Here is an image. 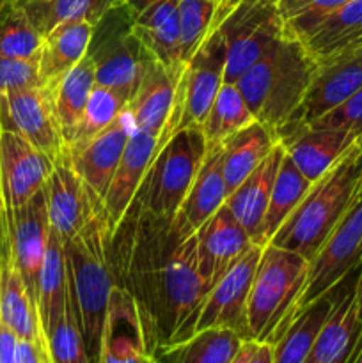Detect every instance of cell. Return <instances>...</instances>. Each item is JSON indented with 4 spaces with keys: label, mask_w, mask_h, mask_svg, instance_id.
Returning <instances> with one entry per match:
<instances>
[{
    "label": "cell",
    "mask_w": 362,
    "mask_h": 363,
    "mask_svg": "<svg viewBox=\"0 0 362 363\" xmlns=\"http://www.w3.org/2000/svg\"><path fill=\"white\" fill-rule=\"evenodd\" d=\"M307 126L312 128H344V130H353L362 135V87L357 92L334 106L322 117L309 123ZM302 130V128H300Z\"/></svg>",
    "instance_id": "44"
},
{
    "label": "cell",
    "mask_w": 362,
    "mask_h": 363,
    "mask_svg": "<svg viewBox=\"0 0 362 363\" xmlns=\"http://www.w3.org/2000/svg\"><path fill=\"white\" fill-rule=\"evenodd\" d=\"M131 18L128 6L110 11L94 27L87 52L94 64L96 85L119 92L128 101L155 60L131 32Z\"/></svg>",
    "instance_id": "8"
},
{
    "label": "cell",
    "mask_w": 362,
    "mask_h": 363,
    "mask_svg": "<svg viewBox=\"0 0 362 363\" xmlns=\"http://www.w3.org/2000/svg\"><path fill=\"white\" fill-rule=\"evenodd\" d=\"M148 353L144 328L133 296L116 286L110 294L96 363H141Z\"/></svg>",
    "instance_id": "20"
},
{
    "label": "cell",
    "mask_w": 362,
    "mask_h": 363,
    "mask_svg": "<svg viewBox=\"0 0 362 363\" xmlns=\"http://www.w3.org/2000/svg\"><path fill=\"white\" fill-rule=\"evenodd\" d=\"M11 259L20 272L34 305L38 303V282L48 243L50 223L43 190L21 208L6 215ZM38 308V305H35Z\"/></svg>",
    "instance_id": "15"
},
{
    "label": "cell",
    "mask_w": 362,
    "mask_h": 363,
    "mask_svg": "<svg viewBox=\"0 0 362 363\" xmlns=\"http://www.w3.org/2000/svg\"><path fill=\"white\" fill-rule=\"evenodd\" d=\"M251 2H266V4H273V6H277L280 0H251Z\"/></svg>",
    "instance_id": "52"
},
{
    "label": "cell",
    "mask_w": 362,
    "mask_h": 363,
    "mask_svg": "<svg viewBox=\"0 0 362 363\" xmlns=\"http://www.w3.org/2000/svg\"><path fill=\"white\" fill-rule=\"evenodd\" d=\"M361 266L348 273L332 289L323 293L316 300L309 301L305 307H302L293 315V319H291L287 328L283 332V335L277 339L275 344H272L273 363H304L305 357H307L312 344H314L316 337L322 332L323 325H325L329 315L336 308L337 301L341 300L344 291L350 287V284L361 273Z\"/></svg>",
    "instance_id": "21"
},
{
    "label": "cell",
    "mask_w": 362,
    "mask_h": 363,
    "mask_svg": "<svg viewBox=\"0 0 362 363\" xmlns=\"http://www.w3.org/2000/svg\"><path fill=\"white\" fill-rule=\"evenodd\" d=\"M263 247L252 245L209 289L202 303L195 332L227 328L240 333L245 340H252L247 325V303Z\"/></svg>",
    "instance_id": "12"
},
{
    "label": "cell",
    "mask_w": 362,
    "mask_h": 363,
    "mask_svg": "<svg viewBox=\"0 0 362 363\" xmlns=\"http://www.w3.org/2000/svg\"><path fill=\"white\" fill-rule=\"evenodd\" d=\"M243 342L233 330L208 328L183 342L158 347L153 357L158 363H231Z\"/></svg>",
    "instance_id": "32"
},
{
    "label": "cell",
    "mask_w": 362,
    "mask_h": 363,
    "mask_svg": "<svg viewBox=\"0 0 362 363\" xmlns=\"http://www.w3.org/2000/svg\"><path fill=\"white\" fill-rule=\"evenodd\" d=\"M355 301H357L358 321L362 323V266H361V273H358L357 286H355Z\"/></svg>",
    "instance_id": "47"
},
{
    "label": "cell",
    "mask_w": 362,
    "mask_h": 363,
    "mask_svg": "<svg viewBox=\"0 0 362 363\" xmlns=\"http://www.w3.org/2000/svg\"><path fill=\"white\" fill-rule=\"evenodd\" d=\"M197 268L209 293L224 273L254 245L226 204L195 233Z\"/></svg>",
    "instance_id": "17"
},
{
    "label": "cell",
    "mask_w": 362,
    "mask_h": 363,
    "mask_svg": "<svg viewBox=\"0 0 362 363\" xmlns=\"http://www.w3.org/2000/svg\"><path fill=\"white\" fill-rule=\"evenodd\" d=\"M362 183V145L358 140L343 158L311 184L268 245L286 248L311 261L346 209Z\"/></svg>",
    "instance_id": "4"
},
{
    "label": "cell",
    "mask_w": 362,
    "mask_h": 363,
    "mask_svg": "<svg viewBox=\"0 0 362 363\" xmlns=\"http://www.w3.org/2000/svg\"><path fill=\"white\" fill-rule=\"evenodd\" d=\"M254 121L256 117L252 116L236 84L224 82L213 99V105L204 123H202V133H204L208 145L222 144L226 138L247 128Z\"/></svg>",
    "instance_id": "37"
},
{
    "label": "cell",
    "mask_w": 362,
    "mask_h": 363,
    "mask_svg": "<svg viewBox=\"0 0 362 363\" xmlns=\"http://www.w3.org/2000/svg\"><path fill=\"white\" fill-rule=\"evenodd\" d=\"M248 363H273V346L270 342H258Z\"/></svg>",
    "instance_id": "46"
},
{
    "label": "cell",
    "mask_w": 362,
    "mask_h": 363,
    "mask_svg": "<svg viewBox=\"0 0 362 363\" xmlns=\"http://www.w3.org/2000/svg\"><path fill=\"white\" fill-rule=\"evenodd\" d=\"M43 194L50 229L66 243L84 227L91 204V188L78 176L67 151L53 162Z\"/></svg>",
    "instance_id": "16"
},
{
    "label": "cell",
    "mask_w": 362,
    "mask_h": 363,
    "mask_svg": "<svg viewBox=\"0 0 362 363\" xmlns=\"http://www.w3.org/2000/svg\"><path fill=\"white\" fill-rule=\"evenodd\" d=\"M348 2L350 0H280L277 9L286 21V30L302 41L327 16Z\"/></svg>",
    "instance_id": "42"
},
{
    "label": "cell",
    "mask_w": 362,
    "mask_h": 363,
    "mask_svg": "<svg viewBox=\"0 0 362 363\" xmlns=\"http://www.w3.org/2000/svg\"><path fill=\"white\" fill-rule=\"evenodd\" d=\"M206 151L208 142L202 128H183L174 133L165 128L131 206L172 222L197 176Z\"/></svg>",
    "instance_id": "6"
},
{
    "label": "cell",
    "mask_w": 362,
    "mask_h": 363,
    "mask_svg": "<svg viewBox=\"0 0 362 363\" xmlns=\"http://www.w3.org/2000/svg\"><path fill=\"white\" fill-rule=\"evenodd\" d=\"M153 2H156V0H126V6L130 7L131 14H137Z\"/></svg>",
    "instance_id": "48"
},
{
    "label": "cell",
    "mask_w": 362,
    "mask_h": 363,
    "mask_svg": "<svg viewBox=\"0 0 362 363\" xmlns=\"http://www.w3.org/2000/svg\"><path fill=\"white\" fill-rule=\"evenodd\" d=\"M362 87V41L353 43L327 59L319 60L312 84L302 105L291 119L277 131V138H284L309 123L322 117L334 106L350 98Z\"/></svg>",
    "instance_id": "11"
},
{
    "label": "cell",
    "mask_w": 362,
    "mask_h": 363,
    "mask_svg": "<svg viewBox=\"0 0 362 363\" xmlns=\"http://www.w3.org/2000/svg\"><path fill=\"white\" fill-rule=\"evenodd\" d=\"M227 45L222 30L213 20L212 30L197 52L188 59L176 91V131L183 128H202L216 92L224 84Z\"/></svg>",
    "instance_id": "9"
},
{
    "label": "cell",
    "mask_w": 362,
    "mask_h": 363,
    "mask_svg": "<svg viewBox=\"0 0 362 363\" xmlns=\"http://www.w3.org/2000/svg\"><path fill=\"white\" fill-rule=\"evenodd\" d=\"M126 6V0H46L23 7L41 35L64 21L84 20L98 25L110 11Z\"/></svg>",
    "instance_id": "36"
},
{
    "label": "cell",
    "mask_w": 362,
    "mask_h": 363,
    "mask_svg": "<svg viewBox=\"0 0 362 363\" xmlns=\"http://www.w3.org/2000/svg\"><path fill=\"white\" fill-rule=\"evenodd\" d=\"M94 25L84 20L64 21L43 35L38 53L41 85H50L80 62L89 52Z\"/></svg>",
    "instance_id": "29"
},
{
    "label": "cell",
    "mask_w": 362,
    "mask_h": 363,
    "mask_svg": "<svg viewBox=\"0 0 362 363\" xmlns=\"http://www.w3.org/2000/svg\"><path fill=\"white\" fill-rule=\"evenodd\" d=\"M309 261L275 245L263 247L247 303L252 340L275 344L291 323L295 307L307 282Z\"/></svg>",
    "instance_id": "5"
},
{
    "label": "cell",
    "mask_w": 362,
    "mask_h": 363,
    "mask_svg": "<svg viewBox=\"0 0 362 363\" xmlns=\"http://www.w3.org/2000/svg\"><path fill=\"white\" fill-rule=\"evenodd\" d=\"M0 321L20 340H31L48 351L38 308L11 259V252L0 259Z\"/></svg>",
    "instance_id": "28"
},
{
    "label": "cell",
    "mask_w": 362,
    "mask_h": 363,
    "mask_svg": "<svg viewBox=\"0 0 362 363\" xmlns=\"http://www.w3.org/2000/svg\"><path fill=\"white\" fill-rule=\"evenodd\" d=\"M180 78L153 60L126 106L135 130L162 137L176 106Z\"/></svg>",
    "instance_id": "25"
},
{
    "label": "cell",
    "mask_w": 362,
    "mask_h": 363,
    "mask_svg": "<svg viewBox=\"0 0 362 363\" xmlns=\"http://www.w3.org/2000/svg\"><path fill=\"white\" fill-rule=\"evenodd\" d=\"M141 363H158V360H156L155 357H153V354H149V353H146L144 357H142V360H141Z\"/></svg>",
    "instance_id": "51"
},
{
    "label": "cell",
    "mask_w": 362,
    "mask_h": 363,
    "mask_svg": "<svg viewBox=\"0 0 362 363\" xmlns=\"http://www.w3.org/2000/svg\"><path fill=\"white\" fill-rule=\"evenodd\" d=\"M45 337L52 363H92L70 293H67V305L62 315L46 330Z\"/></svg>",
    "instance_id": "39"
},
{
    "label": "cell",
    "mask_w": 362,
    "mask_h": 363,
    "mask_svg": "<svg viewBox=\"0 0 362 363\" xmlns=\"http://www.w3.org/2000/svg\"><path fill=\"white\" fill-rule=\"evenodd\" d=\"M38 59H13L0 55V96L11 91L39 87Z\"/></svg>",
    "instance_id": "43"
},
{
    "label": "cell",
    "mask_w": 362,
    "mask_h": 363,
    "mask_svg": "<svg viewBox=\"0 0 362 363\" xmlns=\"http://www.w3.org/2000/svg\"><path fill=\"white\" fill-rule=\"evenodd\" d=\"M133 130V123L126 110L102 133L67 147L71 163L78 176L102 197L109 188Z\"/></svg>",
    "instance_id": "18"
},
{
    "label": "cell",
    "mask_w": 362,
    "mask_h": 363,
    "mask_svg": "<svg viewBox=\"0 0 362 363\" xmlns=\"http://www.w3.org/2000/svg\"><path fill=\"white\" fill-rule=\"evenodd\" d=\"M43 35L16 0H0V55L38 59Z\"/></svg>",
    "instance_id": "38"
},
{
    "label": "cell",
    "mask_w": 362,
    "mask_h": 363,
    "mask_svg": "<svg viewBox=\"0 0 362 363\" xmlns=\"http://www.w3.org/2000/svg\"><path fill=\"white\" fill-rule=\"evenodd\" d=\"M284 155H286V149L279 142L270 151V155L259 163L258 169L248 174L243 183L236 190L231 191L226 199V206L229 208V211L233 213L238 223L247 230L256 245L259 243L261 223L265 218L266 208H268L273 181L279 172Z\"/></svg>",
    "instance_id": "26"
},
{
    "label": "cell",
    "mask_w": 362,
    "mask_h": 363,
    "mask_svg": "<svg viewBox=\"0 0 362 363\" xmlns=\"http://www.w3.org/2000/svg\"><path fill=\"white\" fill-rule=\"evenodd\" d=\"M277 144L279 138L275 131L258 121L226 138L222 142L220 163H222V176L226 181L227 194L236 190Z\"/></svg>",
    "instance_id": "30"
},
{
    "label": "cell",
    "mask_w": 362,
    "mask_h": 363,
    "mask_svg": "<svg viewBox=\"0 0 362 363\" xmlns=\"http://www.w3.org/2000/svg\"><path fill=\"white\" fill-rule=\"evenodd\" d=\"M215 23L226 38L224 82L227 84H236L286 32V21L277 6L251 0H216Z\"/></svg>",
    "instance_id": "7"
},
{
    "label": "cell",
    "mask_w": 362,
    "mask_h": 363,
    "mask_svg": "<svg viewBox=\"0 0 362 363\" xmlns=\"http://www.w3.org/2000/svg\"><path fill=\"white\" fill-rule=\"evenodd\" d=\"M361 190H362V183H361Z\"/></svg>",
    "instance_id": "53"
},
{
    "label": "cell",
    "mask_w": 362,
    "mask_h": 363,
    "mask_svg": "<svg viewBox=\"0 0 362 363\" xmlns=\"http://www.w3.org/2000/svg\"><path fill=\"white\" fill-rule=\"evenodd\" d=\"M160 140L162 137H155V135L144 133V131L133 130L131 133L119 160V165H117L109 188L103 195V204H105L106 215H109L110 225L114 230L123 222L124 215L130 209L131 202L144 181L146 172L155 158Z\"/></svg>",
    "instance_id": "24"
},
{
    "label": "cell",
    "mask_w": 362,
    "mask_h": 363,
    "mask_svg": "<svg viewBox=\"0 0 362 363\" xmlns=\"http://www.w3.org/2000/svg\"><path fill=\"white\" fill-rule=\"evenodd\" d=\"M220 152H222V144L208 145L197 176L170 222L172 233L180 240L194 236L199 227L204 225L226 204L229 194L222 176Z\"/></svg>",
    "instance_id": "19"
},
{
    "label": "cell",
    "mask_w": 362,
    "mask_h": 363,
    "mask_svg": "<svg viewBox=\"0 0 362 363\" xmlns=\"http://www.w3.org/2000/svg\"><path fill=\"white\" fill-rule=\"evenodd\" d=\"M358 279V277H357ZM357 279L350 284L336 308L316 337L311 351L304 363H348L362 335V323L358 321L355 286Z\"/></svg>",
    "instance_id": "27"
},
{
    "label": "cell",
    "mask_w": 362,
    "mask_h": 363,
    "mask_svg": "<svg viewBox=\"0 0 362 363\" xmlns=\"http://www.w3.org/2000/svg\"><path fill=\"white\" fill-rule=\"evenodd\" d=\"M318 62L298 38H283L252 64L236 82L256 121L280 130L302 105L312 84Z\"/></svg>",
    "instance_id": "3"
},
{
    "label": "cell",
    "mask_w": 362,
    "mask_h": 363,
    "mask_svg": "<svg viewBox=\"0 0 362 363\" xmlns=\"http://www.w3.org/2000/svg\"><path fill=\"white\" fill-rule=\"evenodd\" d=\"M126 106L128 99L123 94L109 87L94 85L91 96H89L87 106L84 110V116H82L80 123H78V128L75 131L73 138H71L70 145L89 140V138L102 133L117 117L126 112Z\"/></svg>",
    "instance_id": "40"
},
{
    "label": "cell",
    "mask_w": 362,
    "mask_h": 363,
    "mask_svg": "<svg viewBox=\"0 0 362 363\" xmlns=\"http://www.w3.org/2000/svg\"><path fill=\"white\" fill-rule=\"evenodd\" d=\"M216 0H180L181 57L188 62L212 30Z\"/></svg>",
    "instance_id": "41"
},
{
    "label": "cell",
    "mask_w": 362,
    "mask_h": 363,
    "mask_svg": "<svg viewBox=\"0 0 362 363\" xmlns=\"http://www.w3.org/2000/svg\"><path fill=\"white\" fill-rule=\"evenodd\" d=\"M348 363H362V335H361V339H358L357 346H355L353 353H351V358Z\"/></svg>",
    "instance_id": "49"
},
{
    "label": "cell",
    "mask_w": 362,
    "mask_h": 363,
    "mask_svg": "<svg viewBox=\"0 0 362 363\" xmlns=\"http://www.w3.org/2000/svg\"><path fill=\"white\" fill-rule=\"evenodd\" d=\"M18 342L16 333L0 321V363H18Z\"/></svg>",
    "instance_id": "45"
},
{
    "label": "cell",
    "mask_w": 362,
    "mask_h": 363,
    "mask_svg": "<svg viewBox=\"0 0 362 363\" xmlns=\"http://www.w3.org/2000/svg\"><path fill=\"white\" fill-rule=\"evenodd\" d=\"M35 305H38L39 321L45 333L62 315L67 305V269L64 243L52 229H50L45 259H43L41 273H39L38 303Z\"/></svg>",
    "instance_id": "33"
},
{
    "label": "cell",
    "mask_w": 362,
    "mask_h": 363,
    "mask_svg": "<svg viewBox=\"0 0 362 363\" xmlns=\"http://www.w3.org/2000/svg\"><path fill=\"white\" fill-rule=\"evenodd\" d=\"M0 130L18 133L53 162L67 151L45 85L0 96Z\"/></svg>",
    "instance_id": "13"
},
{
    "label": "cell",
    "mask_w": 362,
    "mask_h": 363,
    "mask_svg": "<svg viewBox=\"0 0 362 363\" xmlns=\"http://www.w3.org/2000/svg\"><path fill=\"white\" fill-rule=\"evenodd\" d=\"M311 184V181L295 167L290 156L284 155L279 172H277L275 181H273L268 208H266L265 218H263L261 223V233H259L258 243L259 247H266L272 241L279 227L286 222L291 211L300 204V201L309 191Z\"/></svg>",
    "instance_id": "35"
},
{
    "label": "cell",
    "mask_w": 362,
    "mask_h": 363,
    "mask_svg": "<svg viewBox=\"0 0 362 363\" xmlns=\"http://www.w3.org/2000/svg\"><path fill=\"white\" fill-rule=\"evenodd\" d=\"M94 85V64L89 55H85L80 62L75 64L59 80L45 85L50 92L53 113H55V119L59 123L60 133H62L66 145H70L71 138L77 131Z\"/></svg>",
    "instance_id": "31"
},
{
    "label": "cell",
    "mask_w": 362,
    "mask_h": 363,
    "mask_svg": "<svg viewBox=\"0 0 362 363\" xmlns=\"http://www.w3.org/2000/svg\"><path fill=\"white\" fill-rule=\"evenodd\" d=\"M131 32L149 55L169 73L181 77L187 62L181 57L180 0H156L131 18Z\"/></svg>",
    "instance_id": "22"
},
{
    "label": "cell",
    "mask_w": 362,
    "mask_h": 363,
    "mask_svg": "<svg viewBox=\"0 0 362 363\" xmlns=\"http://www.w3.org/2000/svg\"><path fill=\"white\" fill-rule=\"evenodd\" d=\"M114 229L103 197L91 188L87 220L75 238L64 243L67 293L92 363L98 360L99 340L110 294L116 287L112 268Z\"/></svg>",
    "instance_id": "2"
},
{
    "label": "cell",
    "mask_w": 362,
    "mask_h": 363,
    "mask_svg": "<svg viewBox=\"0 0 362 363\" xmlns=\"http://www.w3.org/2000/svg\"><path fill=\"white\" fill-rule=\"evenodd\" d=\"M21 7H27V6H34V4H41L46 2V0H16Z\"/></svg>",
    "instance_id": "50"
},
{
    "label": "cell",
    "mask_w": 362,
    "mask_h": 363,
    "mask_svg": "<svg viewBox=\"0 0 362 363\" xmlns=\"http://www.w3.org/2000/svg\"><path fill=\"white\" fill-rule=\"evenodd\" d=\"M361 135L344 128L305 126L280 138L286 155L311 183L336 165Z\"/></svg>",
    "instance_id": "23"
},
{
    "label": "cell",
    "mask_w": 362,
    "mask_h": 363,
    "mask_svg": "<svg viewBox=\"0 0 362 363\" xmlns=\"http://www.w3.org/2000/svg\"><path fill=\"white\" fill-rule=\"evenodd\" d=\"M53 160L13 131L0 130V218L43 190Z\"/></svg>",
    "instance_id": "14"
},
{
    "label": "cell",
    "mask_w": 362,
    "mask_h": 363,
    "mask_svg": "<svg viewBox=\"0 0 362 363\" xmlns=\"http://www.w3.org/2000/svg\"><path fill=\"white\" fill-rule=\"evenodd\" d=\"M358 41H362V0L344 4L302 39L316 62Z\"/></svg>",
    "instance_id": "34"
},
{
    "label": "cell",
    "mask_w": 362,
    "mask_h": 363,
    "mask_svg": "<svg viewBox=\"0 0 362 363\" xmlns=\"http://www.w3.org/2000/svg\"><path fill=\"white\" fill-rule=\"evenodd\" d=\"M362 264V190L332 233L322 245L318 254L309 261L307 282L295 307L293 315L309 301L316 300L339 284L344 277ZM293 319V318H291Z\"/></svg>",
    "instance_id": "10"
},
{
    "label": "cell",
    "mask_w": 362,
    "mask_h": 363,
    "mask_svg": "<svg viewBox=\"0 0 362 363\" xmlns=\"http://www.w3.org/2000/svg\"><path fill=\"white\" fill-rule=\"evenodd\" d=\"M116 286L133 296L146 347L183 342L195 333L208 291L197 268V240H180L170 220L130 206L112 236Z\"/></svg>",
    "instance_id": "1"
}]
</instances>
